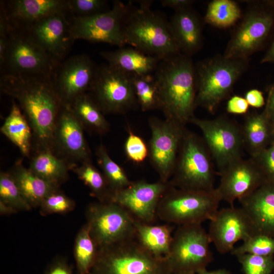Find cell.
<instances>
[{"mask_svg":"<svg viewBox=\"0 0 274 274\" xmlns=\"http://www.w3.org/2000/svg\"><path fill=\"white\" fill-rule=\"evenodd\" d=\"M0 89L18 101L31 128L37 151H52L53 132L62 106L52 77L2 73Z\"/></svg>","mask_w":274,"mask_h":274,"instance_id":"obj_1","label":"cell"},{"mask_svg":"<svg viewBox=\"0 0 274 274\" xmlns=\"http://www.w3.org/2000/svg\"><path fill=\"white\" fill-rule=\"evenodd\" d=\"M159 109L166 119L184 126L196 107L195 70L190 56L180 53L162 59L153 75Z\"/></svg>","mask_w":274,"mask_h":274,"instance_id":"obj_2","label":"cell"},{"mask_svg":"<svg viewBox=\"0 0 274 274\" xmlns=\"http://www.w3.org/2000/svg\"><path fill=\"white\" fill-rule=\"evenodd\" d=\"M140 7L129 10L123 25L125 43L161 59L180 54L169 22L150 8L152 1H141Z\"/></svg>","mask_w":274,"mask_h":274,"instance_id":"obj_3","label":"cell"},{"mask_svg":"<svg viewBox=\"0 0 274 274\" xmlns=\"http://www.w3.org/2000/svg\"><path fill=\"white\" fill-rule=\"evenodd\" d=\"M248 59L216 55L198 63L195 70L196 107L213 113L230 93L236 81L248 67Z\"/></svg>","mask_w":274,"mask_h":274,"instance_id":"obj_4","label":"cell"},{"mask_svg":"<svg viewBox=\"0 0 274 274\" xmlns=\"http://www.w3.org/2000/svg\"><path fill=\"white\" fill-rule=\"evenodd\" d=\"M213 159L202 138L186 130L168 181L182 189L209 191L214 187Z\"/></svg>","mask_w":274,"mask_h":274,"instance_id":"obj_5","label":"cell"},{"mask_svg":"<svg viewBox=\"0 0 274 274\" xmlns=\"http://www.w3.org/2000/svg\"><path fill=\"white\" fill-rule=\"evenodd\" d=\"M220 201L216 188L209 191H197L170 184L160 200L157 217L165 223L178 226L201 224L212 219L219 210Z\"/></svg>","mask_w":274,"mask_h":274,"instance_id":"obj_6","label":"cell"},{"mask_svg":"<svg viewBox=\"0 0 274 274\" xmlns=\"http://www.w3.org/2000/svg\"><path fill=\"white\" fill-rule=\"evenodd\" d=\"M89 274H171L165 259L153 256L133 238L99 248Z\"/></svg>","mask_w":274,"mask_h":274,"instance_id":"obj_7","label":"cell"},{"mask_svg":"<svg viewBox=\"0 0 274 274\" xmlns=\"http://www.w3.org/2000/svg\"><path fill=\"white\" fill-rule=\"evenodd\" d=\"M235 27L223 56L248 59L258 51L274 30V1H251Z\"/></svg>","mask_w":274,"mask_h":274,"instance_id":"obj_8","label":"cell"},{"mask_svg":"<svg viewBox=\"0 0 274 274\" xmlns=\"http://www.w3.org/2000/svg\"><path fill=\"white\" fill-rule=\"evenodd\" d=\"M211 241L201 224L178 226L165 259L171 274H197L213 260Z\"/></svg>","mask_w":274,"mask_h":274,"instance_id":"obj_9","label":"cell"},{"mask_svg":"<svg viewBox=\"0 0 274 274\" xmlns=\"http://www.w3.org/2000/svg\"><path fill=\"white\" fill-rule=\"evenodd\" d=\"M86 217L90 235L98 249L135 238L134 219L116 203H91L87 207Z\"/></svg>","mask_w":274,"mask_h":274,"instance_id":"obj_10","label":"cell"},{"mask_svg":"<svg viewBox=\"0 0 274 274\" xmlns=\"http://www.w3.org/2000/svg\"><path fill=\"white\" fill-rule=\"evenodd\" d=\"M7 49L2 73L52 77L55 62L28 34L23 30L10 27Z\"/></svg>","mask_w":274,"mask_h":274,"instance_id":"obj_11","label":"cell"},{"mask_svg":"<svg viewBox=\"0 0 274 274\" xmlns=\"http://www.w3.org/2000/svg\"><path fill=\"white\" fill-rule=\"evenodd\" d=\"M89 91L104 114L124 113L138 104L131 76L109 64L98 66Z\"/></svg>","mask_w":274,"mask_h":274,"instance_id":"obj_12","label":"cell"},{"mask_svg":"<svg viewBox=\"0 0 274 274\" xmlns=\"http://www.w3.org/2000/svg\"><path fill=\"white\" fill-rule=\"evenodd\" d=\"M201 131L204 141L219 172L242 157L243 147L241 126L222 115L213 119L195 117L189 121Z\"/></svg>","mask_w":274,"mask_h":274,"instance_id":"obj_13","label":"cell"},{"mask_svg":"<svg viewBox=\"0 0 274 274\" xmlns=\"http://www.w3.org/2000/svg\"><path fill=\"white\" fill-rule=\"evenodd\" d=\"M130 6L115 1L112 8L105 12L87 17H71L73 39L124 47L123 25Z\"/></svg>","mask_w":274,"mask_h":274,"instance_id":"obj_14","label":"cell"},{"mask_svg":"<svg viewBox=\"0 0 274 274\" xmlns=\"http://www.w3.org/2000/svg\"><path fill=\"white\" fill-rule=\"evenodd\" d=\"M149 124L151 131L148 148L150 158L160 181L167 183L173 174L186 129L183 125L156 117L150 118Z\"/></svg>","mask_w":274,"mask_h":274,"instance_id":"obj_15","label":"cell"},{"mask_svg":"<svg viewBox=\"0 0 274 274\" xmlns=\"http://www.w3.org/2000/svg\"><path fill=\"white\" fill-rule=\"evenodd\" d=\"M98 68L85 54L72 56L57 66L52 80L62 106L70 107L76 98L90 91Z\"/></svg>","mask_w":274,"mask_h":274,"instance_id":"obj_16","label":"cell"},{"mask_svg":"<svg viewBox=\"0 0 274 274\" xmlns=\"http://www.w3.org/2000/svg\"><path fill=\"white\" fill-rule=\"evenodd\" d=\"M169 182L159 181L148 183L144 180L132 182L128 187L112 193L110 201L124 208L140 222L153 224L162 196L169 187Z\"/></svg>","mask_w":274,"mask_h":274,"instance_id":"obj_17","label":"cell"},{"mask_svg":"<svg viewBox=\"0 0 274 274\" xmlns=\"http://www.w3.org/2000/svg\"><path fill=\"white\" fill-rule=\"evenodd\" d=\"M220 183L216 188L221 201L234 206L236 200L241 201L249 196L264 182L259 167L250 157H242L229 163L219 172Z\"/></svg>","mask_w":274,"mask_h":274,"instance_id":"obj_18","label":"cell"},{"mask_svg":"<svg viewBox=\"0 0 274 274\" xmlns=\"http://www.w3.org/2000/svg\"><path fill=\"white\" fill-rule=\"evenodd\" d=\"M71 16L60 12L47 16L23 30L55 62L59 64L75 41L70 29Z\"/></svg>","mask_w":274,"mask_h":274,"instance_id":"obj_19","label":"cell"},{"mask_svg":"<svg viewBox=\"0 0 274 274\" xmlns=\"http://www.w3.org/2000/svg\"><path fill=\"white\" fill-rule=\"evenodd\" d=\"M210 221L208 233L211 243L221 254L231 252L237 242L256 234L251 220L241 207L218 210Z\"/></svg>","mask_w":274,"mask_h":274,"instance_id":"obj_20","label":"cell"},{"mask_svg":"<svg viewBox=\"0 0 274 274\" xmlns=\"http://www.w3.org/2000/svg\"><path fill=\"white\" fill-rule=\"evenodd\" d=\"M52 152L68 162H91V151L84 133V127L69 108L62 106L52 139Z\"/></svg>","mask_w":274,"mask_h":274,"instance_id":"obj_21","label":"cell"},{"mask_svg":"<svg viewBox=\"0 0 274 274\" xmlns=\"http://www.w3.org/2000/svg\"><path fill=\"white\" fill-rule=\"evenodd\" d=\"M1 7L4 11L10 27L15 29H24L56 13H69L67 0L7 1L1 2Z\"/></svg>","mask_w":274,"mask_h":274,"instance_id":"obj_22","label":"cell"},{"mask_svg":"<svg viewBox=\"0 0 274 274\" xmlns=\"http://www.w3.org/2000/svg\"><path fill=\"white\" fill-rule=\"evenodd\" d=\"M239 202L256 233L274 238V183L264 182Z\"/></svg>","mask_w":274,"mask_h":274,"instance_id":"obj_23","label":"cell"},{"mask_svg":"<svg viewBox=\"0 0 274 274\" xmlns=\"http://www.w3.org/2000/svg\"><path fill=\"white\" fill-rule=\"evenodd\" d=\"M169 22L171 32L181 53L190 56L202 45L200 19L191 8L176 11Z\"/></svg>","mask_w":274,"mask_h":274,"instance_id":"obj_24","label":"cell"},{"mask_svg":"<svg viewBox=\"0 0 274 274\" xmlns=\"http://www.w3.org/2000/svg\"><path fill=\"white\" fill-rule=\"evenodd\" d=\"M100 55L108 64L130 76L152 74L162 60L134 48L124 47L102 52Z\"/></svg>","mask_w":274,"mask_h":274,"instance_id":"obj_25","label":"cell"},{"mask_svg":"<svg viewBox=\"0 0 274 274\" xmlns=\"http://www.w3.org/2000/svg\"><path fill=\"white\" fill-rule=\"evenodd\" d=\"M241 128L243 147L251 157L259 154L274 141V129L263 111L248 114Z\"/></svg>","mask_w":274,"mask_h":274,"instance_id":"obj_26","label":"cell"},{"mask_svg":"<svg viewBox=\"0 0 274 274\" xmlns=\"http://www.w3.org/2000/svg\"><path fill=\"white\" fill-rule=\"evenodd\" d=\"M135 220V219H134ZM135 238L153 256L165 259L169 255L174 226L170 224H148L134 220Z\"/></svg>","mask_w":274,"mask_h":274,"instance_id":"obj_27","label":"cell"},{"mask_svg":"<svg viewBox=\"0 0 274 274\" xmlns=\"http://www.w3.org/2000/svg\"><path fill=\"white\" fill-rule=\"evenodd\" d=\"M9 172L31 209L39 207L47 195L59 189V186L37 176L20 161L17 162Z\"/></svg>","mask_w":274,"mask_h":274,"instance_id":"obj_28","label":"cell"},{"mask_svg":"<svg viewBox=\"0 0 274 274\" xmlns=\"http://www.w3.org/2000/svg\"><path fill=\"white\" fill-rule=\"evenodd\" d=\"M71 165L51 150H43L37 151L28 168L43 179L60 186L68 179V171L73 167Z\"/></svg>","mask_w":274,"mask_h":274,"instance_id":"obj_29","label":"cell"},{"mask_svg":"<svg viewBox=\"0 0 274 274\" xmlns=\"http://www.w3.org/2000/svg\"><path fill=\"white\" fill-rule=\"evenodd\" d=\"M1 131L16 145L21 153L29 157L32 148V131L18 105L13 101L8 116L1 127Z\"/></svg>","mask_w":274,"mask_h":274,"instance_id":"obj_30","label":"cell"},{"mask_svg":"<svg viewBox=\"0 0 274 274\" xmlns=\"http://www.w3.org/2000/svg\"><path fill=\"white\" fill-rule=\"evenodd\" d=\"M68 108L83 126L99 134L107 132L109 122L90 93H85L76 98Z\"/></svg>","mask_w":274,"mask_h":274,"instance_id":"obj_31","label":"cell"},{"mask_svg":"<svg viewBox=\"0 0 274 274\" xmlns=\"http://www.w3.org/2000/svg\"><path fill=\"white\" fill-rule=\"evenodd\" d=\"M98 250L86 223L78 232L75 241L74 254L78 274L90 273Z\"/></svg>","mask_w":274,"mask_h":274,"instance_id":"obj_32","label":"cell"},{"mask_svg":"<svg viewBox=\"0 0 274 274\" xmlns=\"http://www.w3.org/2000/svg\"><path fill=\"white\" fill-rule=\"evenodd\" d=\"M241 9L232 0H213L207 8L204 21L215 27L226 28L234 25L241 19Z\"/></svg>","mask_w":274,"mask_h":274,"instance_id":"obj_33","label":"cell"},{"mask_svg":"<svg viewBox=\"0 0 274 274\" xmlns=\"http://www.w3.org/2000/svg\"><path fill=\"white\" fill-rule=\"evenodd\" d=\"M72 169L79 179L89 189L92 196L98 201H110L112 192L102 173L97 169L91 162L74 166Z\"/></svg>","mask_w":274,"mask_h":274,"instance_id":"obj_34","label":"cell"},{"mask_svg":"<svg viewBox=\"0 0 274 274\" xmlns=\"http://www.w3.org/2000/svg\"><path fill=\"white\" fill-rule=\"evenodd\" d=\"M97 163L102 170L112 193L129 186L131 181L124 170L109 156L102 144L96 149Z\"/></svg>","mask_w":274,"mask_h":274,"instance_id":"obj_35","label":"cell"},{"mask_svg":"<svg viewBox=\"0 0 274 274\" xmlns=\"http://www.w3.org/2000/svg\"><path fill=\"white\" fill-rule=\"evenodd\" d=\"M138 104L143 111L159 109L157 88L153 75L131 76Z\"/></svg>","mask_w":274,"mask_h":274,"instance_id":"obj_36","label":"cell"},{"mask_svg":"<svg viewBox=\"0 0 274 274\" xmlns=\"http://www.w3.org/2000/svg\"><path fill=\"white\" fill-rule=\"evenodd\" d=\"M0 201L12 207L17 212L31 209L9 172L0 173Z\"/></svg>","mask_w":274,"mask_h":274,"instance_id":"obj_37","label":"cell"},{"mask_svg":"<svg viewBox=\"0 0 274 274\" xmlns=\"http://www.w3.org/2000/svg\"><path fill=\"white\" fill-rule=\"evenodd\" d=\"M230 253L234 256L239 254L274 256V238L263 234H255L243 241L240 246L234 247Z\"/></svg>","mask_w":274,"mask_h":274,"instance_id":"obj_38","label":"cell"},{"mask_svg":"<svg viewBox=\"0 0 274 274\" xmlns=\"http://www.w3.org/2000/svg\"><path fill=\"white\" fill-rule=\"evenodd\" d=\"M76 207L75 201L58 189L47 195L40 205L42 216L53 214H66Z\"/></svg>","mask_w":274,"mask_h":274,"instance_id":"obj_39","label":"cell"},{"mask_svg":"<svg viewBox=\"0 0 274 274\" xmlns=\"http://www.w3.org/2000/svg\"><path fill=\"white\" fill-rule=\"evenodd\" d=\"M235 256L241 264L244 274H272L274 270V256L239 254Z\"/></svg>","mask_w":274,"mask_h":274,"instance_id":"obj_40","label":"cell"},{"mask_svg":"<svg viewBox=\"0 0 274 274\" xmlns=\"http://www.w3.org/2000/svg\"><path fill=\"white\" fill-rule=\"evenodd\" d=\"M108 2L105 0H67L71 17H87L105 12Z\"/></svg>","mask_w":274,"mask_h":274,"instance_id":"obj_41","label":"cell"},{"mask_svg":"<svg viewBox=\"0 0 274 274\" xmlns=\"http://www.w3.org/2000/svg\"><path fill=\"white\" fill-rule=\"evenodd\" d=\"M124 150L128 158L135 163L143 162L149 155V149L144 141L130 130Z\"/></svg>","mask_w":274,"mask_h":274,"instance_id":"obj_42","label":"cell"},{"mask_svg":"<svg viewBox=\"0 0 274 274\" xmlns=\"http://www.w3.org/2000/svg\"><path fill=\"white\" fill-rule=\"evenodd\" d=\"M251 158L259 167L265 181L274 183V141L267 148Z\"/></svg>","mask_w":274,"mask_h":274,"instance_id":"obj_43","label":"cell"},{"mask_svg":"<svg viewBox=\"0 0 274 274\" xmlns=\"http://www.w3.org/2000/svg\"><path fill=\"white\" fill-rule=\"evenodd\" d=\"M249 105L245 97L234 95L227 101L226 111L233 114H244L247 113Z\"/></svg>","mask_w":274,"mask_h":274,"instance_id":"obj_44","label":"cell"},{"mask_svg":"<svg viewBox=\"0 0 274 274\" xmlns=\"http://www.w3.org/2000/svg\"><path fill=\"white\" fill-rule=\"evenodd\" d=\"M245 98L249 106L255 108H260L265 105V101L262 92L256 89L248 91Z\"/></svg>","mask_w":274,"mask_h":274,"instance_id":"obj_45","label":"cell"},{"mask_svg":"<svg viewBox=\"0 0 274 274\" xmlns=\"http://www.w3.org/2000/svg\"><path fill=\"white\" fill-rule=\"evenodd\" d=\"M45 274H73L72 267L65 260L58 259L50 266Z\"/></svg>","mask_w":274,"mask_h":274,"instance_id":"obj_46","label":"cell"},{"mask_svg":"<svg viewBox=\"0 0 274 274\" xmlns=\"http://www.w3.org/2000/svg\"><path fill=\"white\" fill-rule=\"evenodd\" d=\"M263 112L274 129V82L269 88Z\"/></svg>","mask_w":274,"mask_h":274,"instance_id":"obj_47","label":"cell"},{"mask_svg":"<svg viewBox=\"0 0 274 274\" xmlns=\"http://www.w3.org/2000/svg\"><path fill=\"white\" fill-rule=\"evenodd\" d=\"M160 2L163 7L174 9L176 11L191 8L195 1L192 0H161Z\"/></svg>","mask_w":274,"mask_h":274,"instance_id":"obj_48","label":"cell"},{"mask_svg":"<svg viewBox=\"0 0 274 274\" xmlns=\"http://www.w3.org/2000/svg\"><path fill=\"white\" fill-rule=\"evenodd\" d=\"M261 63H274V36L268 49L262 58Z\"/></svg>","mask_w":274,"mask_h":274,"instance_id":"obj_49","label":"cell"},{"mask_svg":"<svg viewBox=\"0 0 274 274\" xmlns=\"http://www.w3.org/2000/svg\"><path fill=\"white\" fill-rule=\"evenodd\" d=\"M17 211L12 207L0 201V214L9 215L16 213Z\"/></svg>","mask_w":274,"mask_h":274,"instance_id":"obj_50","label":"cell"},{"mask_svg":"<svg viewBox=\"0 0 274 274\" xmlns=\"http://www.w3.org/2000/svg\"><path fill=\"white\" fill-rule=\"evenodd\" d=\"M197 274H231L225 269H219L214 270H208L207 268L200 270Z\"/></svg>","mask_w":274,"mask_h":274,"instance_id":"obj_51","label":"cell"}]
</instances>
